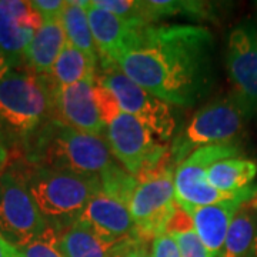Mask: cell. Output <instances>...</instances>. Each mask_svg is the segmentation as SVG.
<instances>
[{
	"label": "cell",
	"instance_id": "cell-1",
	"mask_svg": "<svg viewBox=\"0 0 257 257\" xmlns=\"http://www.w3.org/2000/svg\"><path fill=\"white\" fill-rule=\"evenodd\" d=\"M213 55L214 35L210 29L155 23L133 30L110 62L159 100L193 107L213 87Z\"/></svg>",
	"mask_w": 257,
	"mask_h": 257
},
{
	"label": "cell",
	"instance_id": "cell-2",
	"mask_svg": "<svg viewBox=\"0 0 257 257\" xmlns=\"http://www.w3.org/2000/svg\"><path fill=\"white\" fill-rule=\"evenodd\" d=\"M25 162L101 179L116 167L107 142L52 119L23 142Z\"/></svg>",
	"mask_w": 257,
	"mask_h": 257
},
{
	"label": "cell",
	"instance_id": "cell-3",
	"mask_svg": "<svg viewBox=\"0 0 257 257\" xmlns=\"http://www.w3.org/2000/svg\"><path fill=\"white\" fill-rule=\"evenodd\" d=\"M28 190L50 229L59 234L80 219L94 196L101 193L100 179L29 165L18 160Z\"/></svg>",
	"mask_w": 257,
	"mask_h": 257
},
{
	"label": "cell",
	"instance_id": "cell-4",
	"mask_svg": "<svg viewBox=\"0 0 257 257\" xmlns=\"http://www.w3.org/2000/svg\"><path fill=\"white\" fill-rule=\"evenodd\" d=\"M56 86L49 76L12 69L0 80V119L3 127L25 142L55 119Z\"/></svg>",
	"mask_w": 257,
	"mask_h": 257
},
{
	"label": "cell",
	"instance_id": "cell-5",
	"mask_svg": "<svg viewBox=\"0 0 257 257\" xmlns=\"http://www.w3.org/2000/svg\"><path fill=\"white\" fill-rule=\"evenodd\" d=\"M250 119L247 109L233 92L206 103L169 146L172 163L177 167L200 147L233 143Z\"/></svg>",
	"mask_w": 257,
	"mask_h": 257
},
{
	"label": "cell",
	"instance_id": "cell-6",
	"mask_svg": "<svg viewBox=\"0 0 257 257\" xmlns=\"http://www.w3.org/2000/svg\"><path fill=\"white\" fill-rule=\"evenodd\" d=\"M241 149L234 143L213 145L194 150L190 156L176 167L175 200L177 206H210L230 200H253L257 197V183L239 192H221L213 187L206 177L207 169L217 162L234 159Z\"/></svg>",
	"mask_w": 257,
	"mask_h": 257
},
{
	"label": "cell",
	"instance_id": "cell-7",
	"mask_svg": "<svg viewBox=\"0 0 257 257\" xmlns=\"http://www.w3.org/2000/svg\"><path fill=\"white\" fill-rule=\"evenodd\" d=\"M50 230L30 196L18 162L0 173V236L16 248Z\"/></svg>",
	"mask_w": 257,
	"mask_h": 257
},
{
	"label": "cell",
	"instance_id": "cell-8",
	"mask_svg": "<svg viewBox=\"0 0 257 257\" xmlns=\"http://www.w3.org/2000/svg\"><path fill=\"white\" fill-rule=\"evenodd\" d=\"M104 136L111 155L135 177L155 172L170 159L169 146L157 143L142 121L124 111L109 123Z\"/></svg>",
	"mask_w": 257,
	"mask_h": 257
},
{
	"label": "cell",
	"instance_id": "cell-9",
	"mask_svg": "<svg viewBox=\"0 0 257 257\" xmlns=\"http://www.w3.org/2000/svg\"><path fill=\"white\" fill-rule=\"evenodd\" d=\"M176 166L169 159L165 165L147 175L136 177L138 186L128 202V211L143 239H155L165 227L176 209Z\"/></svg>",
	"mask_w": 257,
	"mask_h": 257
},
{
	"label": "cell",
	"instance_id": "cell-10",
	"mask_svg": "<svg viewBox=\"0 0 257 257\" xmlns=\"http://www.w3.org/2000/svg\"><path fill=\"white\" fill-rule=\"evenodd\" d=\"M100 64L101 73L96 76V80L114 94L121 111L135 116L160 140L167 142L173 138L177 128L173 107L130 80L114 63Z\"/></svg>",
	"mask_w": 257,
	"mask_h": 257
},
{
	"label": "cell",
	"instance_id": "cell-11",
	"mask_svg": "<svg viewBox=\"0 0 257 257\" xmlns=\"http://www.w3.org/2000/svg\"><path fill=\"white\" fill-rule=\"evenodd\" d=\"M226 67L233 93L253 117L257 113V25L244 20L227 37Z\"/></svg>",
	"mask_w": 257,
	"mask_h": 257
},
{
	"label": "cell",
	"instance_id": "cell-12",
	"mask_svg": "<svg viewBox=\"0 0 257 257\" xmlns=\"http://www.w3.org/2000/svg\"><path fill=\"white\" fill-rule=\"evenodd\" d=\"M42 25L30 2L0 0V49L10 69L25 66V53Z\"/></svg>",
	"mask_w": 257,
	"mask_h": 257
},
{
	"label": "cell",
	"instance_id": "cell-13",
	"mask_svg": "<svg viewBox=\"0 0 257 257\" xmlns=\"http://www.w3.org/2000/svg\"><path fill=\"white\" fill-rule=\"evenodd\" d=\"M94 82L96 79H90L67 87H56L55 119L79 132L101 138L107 126L94 100Z\"/></svg>",
	"mask_w": 257,
	"mask_h": 257
},
{
	"label": "cell",
	"instance_id": "cell-14",
	"mask_svg": "<svg viewBox=\"0 0 257 257\" xmlns=\"http://www.w3.org/2000/svg\"><path fill=\"white\" fill-rule=\"evenodd\" d=\"M79 220L113 241L145 240L140 236L127 206L103 193L94 196L89 202Z\"/></svg>",
	"mask_w": 257,
	"mask_h": 257
},
{
	"label": "cell",
	"instance_id": "cell-15",
	"mask_svg": "<svg viewBox=\"0 0 257 257\" xmlns=\"http://www.w3.org/2000/svg\"><path fill=\"white\" fill-rule=\"evenodd\" d=\"M140 241L145 240L113 241L106 239L82 220L73 223L57 237V244L64 257H121Z\"/></svg>",
	"mask_w": 257,
	"mask_h": 257
},
{
	"label": "cell",
	"instance_id": "cell-16",
	"mask_svg": "<svg viewBox=\"0 0 257 257\" xmlns=\"http://www.w3.org/2000/svg\"><path fill=\"white\" fill-rule=\"evenodd\" d=\"M83 5L87 13L100 63L110 62L113 56L119 53L121 47L124 46L133 30L147 25L140 20H127L111 15L106 10L93 6L90 2H83Z\"/></svg>",
	"mask_w": 257,
	"mask_h": 257
},
{
	"label": "cell",
	"instance_id": "cell-17",
	"mask_svg": "<svg viewBox=\"0 0 257 257\" xmlns=\"http://www.w3.org/2000/svg\"><path fill=\"white\" fill-rule=\"evenodd\" d=\"M243 203L246 200L237 199L210 206H184L182 209L192 216L194 231L203 244L213 256L219 257L230 224Z\"/></svg>",
	"mask_w": 257,
	"mask_h": 257
},
{
	"label": "cell",
	"instance_id": "cell-18",
	"mask_svg": "<svg viewBox=\"0 0 257 257\" xmlns=\"http://www.w3.org/2000/svg\"><path fill=\"white\" fill-rule=\"evenodd\" d=\"M67 39L60 20L43 22L25 53V67L32 73L49 76Z\"/></svg>",
	"mask_w": 257,
	"mask_h": 257
},
{
	"label": "cell",
	"instance_id": "cell-19",
	"mask_svg": "<svg viewBox=\"0 0 257 257\" xmlns=\"http://www.w3.org/2000/svg\"><path fill=\"white\" fill-rule=\"evenodd\" d=\"M143 22L155 25L160 20L183 18L193 22L217 20V5L202 0H149L142 2Z\"/></svg>",
	"mask_w": 257,
	"mask_h": 257
},
{
	"label": "cell",
	"instance_id": "cell-20",
	"mask_svg": "<svg viewBox=\"0 0 257 257\" xmlns=\"http://www.w3.org/2000/svg\"><path fill=\"white\" fill-rule=\"evenodd\" d=\"M257 231V197L243 203L230 224L219 257H248Z\"/></svg>",
	"mask_w": 257,
	"mask_h": 257
},
{
	"label": "cell",
	"instance_id": "cell-21",
	"mask_svg": "<svg viewBox=\"0 0 257 257\" xmlns=\"http://www.w3.org/2000/svg\"><path fill=\"white\" fill-rule=\"evenodd\" d=\"M96 60L72 45H66L49 74L56 87H67L83 80L96 79Z\"/></svg>",
	"mask_w": 257,
	"mask_h": 257
},
{
	"label": "cell",
	"instance_id": "cell-22",
	"mask_svg": "<svg viewBox=\"0 0 257 257\" xmlns=\"http://www.w3.org/2000/svg\"><path fill=\"white\" fill-rule=\"evenodd\" d=\"M256 175V162L239 157L217 162L206 172L207 182L221 192H239L253 184Z\"/></svg>",
	"mask_w": 257,
	"mask_h": 257
},
{
	"label": "cell",
	"instance_id": "cell-23",
	"mask_svg": "<svg viewBox=\"0 0 257 257\" xmlns=\"http://www.w3.org/2000/svg\"><path fill=\"white\" fill-rule=\"evenodd\" d=\"M60 23L66 33L67 43L79 49L93 60L99 62L97 49L94 45V39L83 2H67L60 16Z\"/></svg>",
	"mask_w": 257,
	"mask_h": 257
},
{
	"label": "cell",
	"instance_id": "cell-24",
	"mask_svg": "<svg viewBox=\"0 0 257 257\" xmlns=\"http://www.w3.org/2000/svg\"><path fill=\"white\" fill-rule=\"evenodd\" d=\"M59 233L50 229L42 237L19 248L22 257H64L57 244Z\"/></svg>",
	"mask_w": 257,
	"mask_h": 257
},
{
	"label": "cell",
	"instance_id": "cell-25",
	"mask_svg": "<svg viewBox=\"0 0 257 257\" xmlns=\"http://www.w3.org/2000/svg\"><path fill=\"white\" fill-rule=\"evenodd\" d=\"M93 6L106 10L111 15H116L127 20H140L143 22V8L142 2L135 0H92Z\"/></svg>",
	"mask_w": 257,
	"mask_h": 257
},
{
	"label": "cell",
	"instance_id": "cell-26",
	"mask_svg": "<svg viewBox=\"0 0 257 257\" xmlns=\"http://www.w3.org/2000/svg\"><path fill=\"white\" fill-rule=\"evenodd\" d=\"M94 100L97 104L101 120L104 121L106 126H109V123L121 113L119 101L114 97V94L97 80L94 82Z\"/></svg>",
	"mask_w": 257,
	"mask_h": 257
},
{
	"label": "cell",
	"instance_id": "cell-27",
	"mask_svg": "<svg viewBox=\"0 0 257 257\" xmlns=\"http://www.w3.org/2000/svg\"><path fill=\"white\" fill-rule=\"evenodd\" d=\"M177 243V247L182 257H214L209 251V248L203 244L194 230L186 231V233H177L172 234Z\"/></svg>",
	"mask_w": 257,
	"mask_h": 257
},
{
	"label": "cell",
	"instance_id": "cell-28",
	"mask_svg": "<svg viewBox=\"0 0 257 257\" xmlns=\"http://www.w3.org/2000/svg\"><path fill=\"white\" fill-rule=\"evenodd\" d=\"M30 3L43 22H50V20H60V16L63 13L67 2H64V0H33Z\"/></svg>",
	"mask_w": 257,
	"mask_h": 257
},
{
	"label": "cell",
	"instance_id": "cell-29",
	"mask_svg": "<svg viewBox=\"0 0 257 257\" xmlns=\"http://www.w3.org/2000/svg\"><path fill=\"white\" fill-rule=\"evenodd\" d=\"M190 230H194L192 216L184 209H182L180 206L176 204L175 211H173V214L170 216V219L166 224L165 233L172 236V234H177V233H186V231H190Z\"/></svg>",
	"mask_w": 257,
	"mask_h": 257
},
{
	"label": "cell",
	"instance_id": "cell-30",
	"mask_svg": "<svg viewBox=\"0 0 257 257\" xmlns=\"http://www.w3.org/2000/svg\"><path fill=\"white\" fill-rule=\"evenodd\" d=\"M152 257H182L173 236L162 233L152 241Z\"/></svg>",
	"mask_w": 257,
	"mask_h": 257
},
{
	"label": "cell",
	"instance_id": "cell-31",
	"mask_svg": "<svg viewBox=\"0 0 257 257\" xmlns=\"http://www.w3.org/2000/svg\"><path fill=\"white\" fill-rule=\"evenodd\" d=\"M121 257H152V250H149L147 241H140L127 250Z\"/></svg>",
	"mask_w": 257,
	"mask_h": 257
},
{
	"label": "cell",
	"instance_id": "cell-32",
	"mask_svg": "<svg viewBox=\"0 0 257 257\" xmlns=\"http://www.w3.org/2000/svg\"><path fill=\"white\" fill-rule=\"evenodd\" d=\"M0 257H22L19 248L12 246L3 236H0Z\"/></svg>",
	"mask_w": 257,
	"mask_h": 257
},
{
	"label": "cell",
	"instance_id": "cell-33",
	"mask_svg": "<svg viewBox=\"0 0 257 257\" xmlns=\"http://www.w3.org/2000/svg\"><path fill=\"white\" fill-rule=\"evenodd\" d=\"M10 70V66L8 63V60H6V57L3 55V52H2V49H0V80L6 76V74L9 73Z\"/></svg>",
	"mask_w": 257,
	"mask_h": 257
},
{
	"label": "cell",
	"instance_id": "cell-34",
	"mask_svg": "<svg viewBox=\"0 0 257 257\" xmlns=\"http://www.w3.org/2000/svg\"><path fill=\"white\" fill-rule=\"evenodd\" d=\"M8 160H9V152L3 146V143H0V173L6 169Z\"/></svg>",
	"mask_w": 257,
	"mask_h": 257
},
{
	"label": "cell",
	"instance_id": "cell-35",
	"mask_svg": "<svg viewBox=\"0 0 257 257\" xmlns=\"http://www.w3.org/2000/svg\"><path fill=\"white\" fill-rule=\"evenodd\" d=\"M248 257H257V231L256 237H254V243H253V247H251V251H250V256Z\"/></svg>",
	"mask_w": 257,
	"mask_h": 257
},
{
	"label": "cell",
	"instance_id": "cell-36",
	"mask_svg": "<svg viewBox=\"0 0 257 257\" xmlns=\"http://www.w3.org/2000/svg\"><path fill=\"white\" fill-rule=\"evenodd\" d=\"M3 123H2V119H0V138H2V133H3ZM2 143V142H0Z\"/></svg>",
	"mask_w": 257,
	"mask_h": 257
}]
</instances>
